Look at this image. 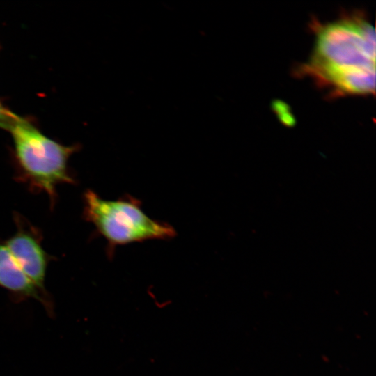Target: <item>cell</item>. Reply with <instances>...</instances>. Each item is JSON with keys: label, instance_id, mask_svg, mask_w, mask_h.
Segmentation results:
<instances>
[{"label": "cell", "instance_id": "obj_1", "mask_svg": "<svg viewBox=\"0 0 376 376\" xmlns=\"http://www.w3.org/2000/svg\"><path fill=\"white\" fill-rule=\"evenodd\" d=\"M8 131L14 143L15 178L31 191L45 194L54 206L57 187L75 183L68 162L76 148L52 140L21 117Z\"/></svg>", "mask_w": 376, "mask_h": 376}, {"label": "cell", "instance_id": "obj_2", "mask_svg": "<svg viewBox=\"0 0 376 376\" xmlns=\"http://www.w3.org/2000/svg\"><path fill=\"white\" fill-rule=\"evenodd\" d=\"M307 72L325 84L359 69H375V31L359 17L320 29Z\"/></svg>", "mask_w": 376, "mask_h": 376}, {"label": "cell", "instance_id": "obj_3", "mask_svg": "<svg viewBox=\"0 0 376 376\" xmlns=\"http://www.w3.org/2000/svg\"><path fill=\"white\" fill-rule=\"evenodd\" d=\"M84 217L107 241L109 253L117 246L150 240H169L175 235L166 223L155 221L141 209V203L130 196L106 200L92 190L83 196Z\"/></svg>", "mask_w": 376, "mask_h": 376}, {"label": "cell", "instance_id": "obj_4", "mask_svg": "<svg viewBox=\"0 0 376 376\" xmlns=\"http://www.w3.org/2000/svg\"><path fill=\"white\" fill-rule=\"evenodd\" d=\"M13 219L16 230L4 241L26 275L44 294L51 257L42 247L41 231L19 213L15 212Z\"/></svg>", "mask_w": 376, "mask_h": 376}, {"label": "cell", "instance_id": "obj_5", "mask_svg": "<svg viewBox=\"0 0 376 376\" xmlns=\"http://www.w3.org/2000/svg\"><path fill=\"white\" fill-rule=\"evenodd\" d=\"M0 287L15 295L33 297L42 303L43 293L26 275L8 248L4 240L0 239ZM45 296V295H44Z\"/></svg>", "mask_w": 376, "mask_h": 376}, {"label": "cell", "instance_id": "obj_6", "mask_svg": "<svg viewBox=\"0 0 376 376\" xmlns=\"http://www.w3.org/2000/svg\"><path fill=\"white\" fill-rule=\"evenodd\" d=\"M19 117L0 103V127L8 130Z\"/></svg>", "mask_w": 376, "mask_h": 376}]
</instances>
